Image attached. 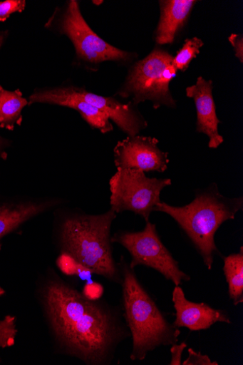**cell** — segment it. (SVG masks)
<instances>
[{
    "label": "cell",
    "mask_w": 243,
    "mask_h": 365,
    "mask_svg": "<svg viewBox=\"0 0 243 365\" xmlns=\"http://www.w3.org/2000/svg\"><path fill=\"white\" fill-rule=\"evenodd\" d=\"M34 294L58 354L86 365H110L131 338L122 307L87 299L53 269L38 277Z\"/></svg>",
    "instance_id": "obj_1"
},
{
    "label": "cell",
    "mask_w": 243,
    "mask_h": 365,
    "mask_svg": "<svg viewBox=\"0 0 243 365\" xmlns=\"http://www.w3.org/2000/svg\"><path fill=\"white\" fill-rule=\"evenodd\" d=\"M53 243L61 253L72 256L95 275L120 284L118 263L113 257L111 229L117 214L112 210L89 215L64 205L54 210Z\"/></svg>",
    "instance_id": "obj_2"
},
{
    "label": "cell",
    "mask_w": 243,
    "mask_h": 365,
    "mask_svg": "<svg viewBox=\"0 0 243 365\" xmlns=\"http://www.w3.org/2000/svg\"><path fill=\"white\" fill-rule=\"evenodd\" d=\"M118 263L123 317L133 343L130 359L144 361L156 349L177 344L181 330L167 320L124 256Z\"/></svg>",
    "instance_id": "obj_3"
},
{
    "label": "cell",
    "mask_w": 243,
    "mask_h": 365,
    "mask_svg": "<svg viewBox=\"0 0 243 365\" xmlns=\"http://www.w3.org/2000/svg\"><path fill=\"white\" fill-rule=\"evenodd\" d=\"M243 210V197H228L213 184L198 190L195 198L184 207H173L160 202L153 212L165 213L175 220L200 255L205 267L211 271L214 257L219 255L215 235L226 221L234 220Z\"/></svg>",
    "instance_id": "obj_4"
},
{
    "label": "cell",
    "mask_w": 243,
    "mask_h": 365,
    "mask_svg": "<svg viewBox=\"0 0 243 365\" xmlns=\"http://www.w3.org/2000/svg\"><path fill=\"white\" fill-rule=\"evenodd\" d=\"M172 60L168 53L154 51L133 66L119 94L123 98L132 97L134 105L150 101L155 108L160 106L176 108L169 90V83L177 73Z\"/></svg>",
    "instance_id": "obj_5"
},
{
    "label": "cell",
    "mask_w": 243,
    "mask_h": 365,
    "mask_svg": "<svg viewBox=\"0 0 243 365\" xmlns=\"http://www.w3.org/2000/svg\"><path fill=\"white\" fill-rule=\"evenodd\" d=\"M46 26L53 28L66 36L75 46L76 57L86 63L97 64L104 61H128L132 54L117 48L98 36L89 26L76 0L56 9Z\"/></svg>",
    "instance_id": "obj_6"
},
{
    "label": "cell",
    "mask_w": 243,
    "mask_h": 365,
    "mask_svg": "<svg viewBox=\"0 0 243 365\" xmlns=\"http://www.w3.org/2000/svg\"><path fill=\"white\" fill-rule=\"evenodd\" d=\"M146 222L142 231H119L112 237L113 243L122 245L130 253V267L153 269L175 286L190 282L191 277L180 269L179 262L161 242L156 225Z\"/></svg>",
    "instance_id": "obj_7"
},
{
    "label": "cell",
    "mask_w": 243,
    "mask_h": 365,
    "mask_svg": "<svg viewBox=\"0 0 243 365\" xmlns=\"http://www.w3.org/2000/svg\"><path fill=\"white\" fill-rule=\"evenodd\" d=\"M117 170L110 180V210L117 215L129 211L150 221L154 208L161 202L162 190L171 185V180L150 178L138 170Z\"/></svg>",
    "instance_id": "obj_8"
},
{
    "label": "cell",
    "mask_w": 243,
    "mask_h": 365,
    "mask_svg": "<svg viewBox=\"0 0 243 365\" xmlns=\"http://www.w3.org/2000/svg\"><path fill=\"white\" fill-rule=\"evenodd\" d=\"M65 203L60 197L0 194V246L7 237L19 233L28 222L54 211Z\"/></svg>",
    "instance_id": "obj_9"
},
{
    "label": "cell",
    "mask_w": 243,
    "mask_h": 365,
    "mask_svg": "<svg viewBox=\"0 0 243 365\" xmlns=\"http://www.w3.org/2000/svg\"><path fill=\"white\" fill-rule=\"evenodd\" d=\"M158 143L156 138L138 135L118 142L114 149L117 169L165 172L170 161L168 153L162 152Z\"/></svg>",
    "instance_id": "obj_10"
},
{
    "label": "cell",
    "mask_w": 243,
    "mask_h": 365,
    "mask_svg": "<svg viewBox=\"0 0 243 365\" xmlns=\"http://www.w3.org/2000/svg\"><path fill=\"white\" fill-rule=\"evenodd\" d=\"M28 102L29 106L41 103L73 109L91 128L98 129L102 134H107L114 129L109 117L78 96L72 86L34 90Z\"/></svg>",
    "instance_id": "obj_11"
},
{
    "label": "cell",
    "mask_w": 243,
    "mask_h": 365,
    "mask_svg": "<svg viewBox=\"0 0 243 365\" xmlns=\"http://www.w3.org/2000/svg\"><path fill=\"white\" fill-rule=\"evenodd\" d=\"M172 302L176 310V319L172 324L178 328L186 327L195 331L210 329L217 322L232 324L227 311L187 300L180 286L173 289Z\"/></svg>",
    "instance_id": "obj_12"
},
{
    "label": "cell",
    "mask_w": 243,
    "mask_h": 365,
    "mask_svg": "<svg viewBox=\"0 0 243 365\" xmlns=\"http://www.w3.org/2000/svg\"><path fill=\"white\" fill-rule=\"evenodd\" d=\"M187 96L194 99L197 110V131L210 138L208 147L218 148L224 142L219 134V120L212 94V81L197 78L195 85L186 89Z\"/></svg>",
    "instance_id": "obj_13"
},
{
    "label": "cell",
    "mask_w": 243,
    "mask_h": 365,
    "mask_svg": "<svg viewBox=\"0 0 243 365\" xmlns=\"http://www.w3.org/2000/svg\"><path fill=\"white\" fill-rule=\"evenodd\" d=\"M72 88L85 101L105 113L128 137L136 136L147 127V122L135 110L132 103L123 104L112 97L97 95L73 86Z\"/></svg>",
    "instance_id": "obj_14"
},
{
    "label": "cell",
    "mask_w": 243,
    "mask_h": 365,
    "mask_svg": "<svg viewBox=\"0 0 243 365\" xmlns=\"http://www.w3.org/2000/svg\"><path fill=\"white\" fill-rule=\"evenodd\" d=\"M195 3V0L160 1L161 17L155 37L158 44H172L175 41L177 33L185 24Z\"/></svg>",
    "instance_id": "obj_15"
},
{
    "label": "cell",
    "mask_w": 243,
    "mask_h": 365,
    "mask_svg": "<svg viewBox=\"0 0 243 365\" xmlns=\"http://www.w3.org/2000/svg\"><path fill=\"white\" fill-rule=\"evenodd\" d=\"M29 106L28 99L17 89L11 91L0 86V128L14 130L23 121L22 110Z\"/></svg>",
    "instance_id": "obj_16"
},
{
    "label": "cell",
    "mask_w": 243,
    "mask_h": 365,
    "mask_svg": "<svg viewBox=\"0 0 243 365\" xmlns=\"http://www.w3.org/2000/svg\"><path fill=\"white\" fill-rule=\"evenodd\" d=\"M224 274L234 306L243 303V249L224 258Z\"/></svg>",
    "instance_id": "obj_17"
},
{
    "label": "cell",
    "mask_w": 243,
    "mask_h": 365,
    "mask_svg": "<svg viewBox=\"0 0 243 365\" xmlns=\"http://www.w3.org/2000/svg\"><path fill=\"white\" fill-rule=\"evenodd\" d=\"M203 45V42L197 38L186 40L183 48L179 51L177 56L173 58V66L177 71L185 72L192 59L200 53V49Z\"/></svg>",
    "instance_id": "obj_18"
},
{
    "label": "cell",
    "mask_w": 243,
    "mask_h": 365,
    "mask_svg": "<svg viewBox=\"0 0 243 365\" xmlns=\"http://www.w3.org/2000/svg\"><path fill=\"white\" fill-rule=\"evenodd\" d=\"M18 333L16 317L7 315L0 320V349L14 346ZM1 361L0 358V362Z\"/></svg>",
    "instance_id": "obj_19"
},
{
    "label": "cell",
    "mask_w": 243,
    "mask_h": 365,
    "mask_svg": "<svg viewBox=\"0 0 243 365\" xmlns=\"http://www.w3.org/2000/svg\"><path fill=\"white\" fill-rule=\"evenodd\" d=\"M56 264L58 270L65 276H76L79 262L72 256L61 253L56 259Z\"/></svg>",
    "instance_id": "obj_20"
},
{
    "label": "cell",
    "mask_w": 243,
    "mask_h": 365,
    "mask_svg": "<svg viewBox=\"0 0 243 365\" xmlns=\"http://www.w3.org/2000/svg\"><path fill=\"white\" fill-rule=\"evenodd\" d=\"M25 7L24 0H6L0 3V21H6L14 13L23 12Z\"/></svg>",
    "instance_id": "obj_21"
},
{
    "label": "cell",
    "mask_w": 243,
    "mask_h": 365,
    "mask_svg": "<svg viewBox=\"0 0 243 365\" xmlns=\"http://www.w3.org/2000/svg\"><path fill=\"white\" fill-rule=\"evenodd\" d=\"M188 352L189 356L184 361L183 365H219L217 361H212L210 356L202 354L200 351H195L190 348Z\"/></svg>",
    "instance_id": "obj_22"
},
{
    "label": "cell",
    "mask_w": 243,
    "mask_h": 365,
    "mask_svg": "<svg viewBox=\"0 0 243 365\" xmlns=\"http://www.w3.org/2000/svg\"><path fill=\"white\" fill-rule=\"evenodd\" d=\"M103 293V287L96 282H88L84 285L82 291V294L90 301L101 299Z\"/></svg>",
    "instance_id": "obj_23"
},
{
    "label": "cell",
    "mask_w": 243,
    "mask_h": 365,
    "mask_svg": "<svg viewBox=\"0 0 243 365\" xmlns=\"http://www.w3.org/2000/svg\"><path fill=\"white\" fill-rule=\"evenodd\" d=\"M187 344L183 341L181 344H173L170 348L171 360L170 365H182V356L185 349L187 348Z\"/></svg>",
    "instance_id": "obj_24"
},
{
    "label": "cell",
    "mask_w": 243,
    "mask_h": 365,
    "mask_svg": "<svg viewBox=\"0 0 243 365\" xmlns=\"http://www.w3.org/2000/svg\"><path fill=\"white\" fill-rule=\"evenodd\" d=\"M229 41L232 46L234 47L236 53V56L239 58L241 63L243 61V39L240 35L232 34L229 38Z\"/></svg>",
    "instance_id": "obj_25"
},
{
    "label": "cell",
    "mask_w": 243,
    "mask_h": 365,
    "mask_svg": "<svg viewBox=\"0 0 243 365\" xmlns=\"http://www.w3.org/2000/svg\"><path fill=\"white\" fill-rule=\"evenodd\" d=\"M93 274H94L91 269L79 263L76 277L80 278L81 280L89 282Z\"/></svg>",
    "instance_id": "obj_26"
},
{
    "label": "cell",
    "mask_w": 243,
    "mask_h": 365,
    "mask_svg": "<svg viewBox=\"0 0 243 365\" xmlns=\"http://www.w3.org/2000/svg\"><path fill=\"white\" fill-rule=\"evenodd\" d=\"M11 141L0 136V158L6 160L8 158L7 150L11 146Z\"/></svg>",
    "instance_id": "obj_27"
},
{
    "label": "cell",
    "mask_w": 243,
    "mask_h": 365,
    "mask_svg": "<svg viewBox=\"0 0 243 365\" xmlns=\"http://www.w3.org/2000/svg\"><path fill=\"white\" fill-rule=\"evenodd\" d=\"M9 36L8 31H0V48L3 46Z\"/></svg>",
    "instance_id": "obj_28"
},
{
    "label": "cell",
    "mask_w": 243,
    "mask_h": 365,
    "mask_svg": "<svg viewBox=\"0 0 243 365\" xmlns=\"http://www.w3.org/2000/svg\"><path fill=\"white\" fill-rule=\"evenodd\" d=\"M6 293V290L3 287H0V297L5 295Z\"/></svg>",
    "instance_id": "obj_29"
},
{
    "label": "cell",
    "mask_w": 243,
    "mask_h": 365,
    "mask_svg": "<svg viewBox=\"0 0 243 365\" xmlns=\"http://www.w3.org/2000/svg\"><path fill=\"white\" fill-rule=\"evenodd\" d=\"M93 4L98 6V5H100L103 3V1H93Z\"/></svg>",
    "instance_id": "obj_30"
}]
</instances>
